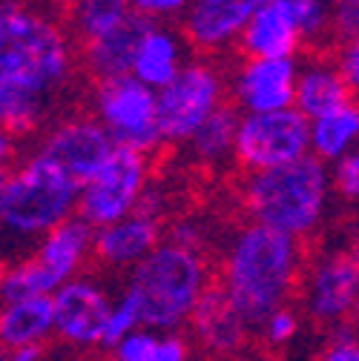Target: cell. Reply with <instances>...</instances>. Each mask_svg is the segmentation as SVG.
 I'll use <instances>...</instances> for the list:
<instances>
[{"label": "cell", "mask_w": 359, "mask_h": 361, "mask_svg": "<svg viewBox=\"0 0 359 361\" xmlns=\"http://www.w3.org/2000/svg\"><path fill=\"white\" fill-rule=\"evenodd\" d=\"M193 47L187 43L184 32L175 29L170 23H147L139 40L136 58H132V78L141 80L144 86L155 89H167L182 69L193 61Z\"/></svg>", "instance_id": "obj_18"}, {"label": "cell", "mask_w": 359, "mask_h": 361, "mask_svg": "<svg viewBox=\"0 0 359 361\" xmlns=\"http://www.w3.org/2000/svg\"><path fill=\"white\" fill-rule=\"evenodd\" d=\"M331 4H334V6H336V4H342V0H331Z\"/></svg>", "instance_id": "obj_39"}, {"label": "cell", "mask_w": 359, "mask_h": 361, "mask_svg": "<svg viewBox=\"0 0 359 361\" xmlns=\"http://www.w3.org/2000/svg\"><path fill=\"white\" fill-rule=\"evenodd\" d=\"M35 149L40 155H47L49 161H55L58 166H64L83 187L115 152V141L95 121L93 112H72V115L55 118L43 129L37 135Z\"/></svg>", "instance_id": "obj_12"}, {"label": "cell", "mask_w": 359, "mask_h": 361, "mask_svg": "<svg viewBox=\"0 0 359 361\" xmlns=\"http://www.w3.org/2000/svg\"><path fill=\"white\" fill-rule=\"evenodd\" d=\"M95 233L98 230L93 224L75 215L29 250V255L43 269V276L49 279L55 293L66 281L89 273V264H95Z\"/></svg>", "instance_id": "obj_17"}, {"label": "cell", "mask_w": 359, "mask_h": 361, "mask_svg": "<svg viewBox=\"0 0 359 361\" xmlns=\"http://www.w3.org/2000/svg\"><path fill=\"white\" fill-rule=\"evenodd\" d=\"M302 58H239L228 69L230 104L242 115H267L296 106Z\"/></svg>", "instance_id": "obj_13"}, {"label": "cell", "mask_w": 359, "mask_h": 361, "mask_svg": "<svg viewBox=\"0 0 359 361\" xmlns=\"http://www.w3.org/2000/svg\"><path fill=\"white\" fill-rule=\"evenodd\" d=\"M216 287L207 252L182 247L170 238L141 261L121 290L139 304L141 322L158 333H184L201 298Z\"/></svg>", "instance_id": "obj_5"}, {"label": "cell", "mask_w": 359, "mask_h": 361, "mask_svg": "<svg viewBox=\"0 0 359 361\" xmlns=\"http://www.w3.org/2000/svg\"><path fill=\"white\" fill-rule=\"evenodd\" d=\"M359 149V104L348 101L345 106L310 121V155H317L328 166L339 164Z\"/></svg>", "instance_id": "obj_24"}, {"label": "cell", "mask_w": 359, "mask_h": 361, "mask_svg": "<svg viewBox=\"0 0 359 361\" xmlns=\"http://www.w3.org/2000/svg\"><path fill=\"white\" fill-rule=\"evenodd\" d=\"M359 304V276L348 258L345 244L319 247L307 255L296 293V307L305 322L322 333L351 327Z\"/></svg>", "instance_id": "obj_8"}, {"label": "cell", "mask_w": 359, "mask_h": 361, "mask_svg": "<svg viewBox=\"0 0 359 361\" xmlns=\"http://www.w3.org/2000/svg\"><path fill=\"white\" fill-rule=\"evenodd\" d=\"M115 295L95 273L66 281L55 295V341L72 355L107 353V336L115 310Z\"/></svg>", "instance_id": "obj_10"}, {"label": "cell", "mask_w": 359, "mask_h": 361, "mask_svg": "<svg viewBox=\"0 0 359 361\" xmlns=\"http://www.w3.org/2000/svg\"><path fill=\"white\" fill-rule=\"evenodd\" d=\"M334 23H336V40L359 37V0H342V4H336Z\"/></svg>", "instance_id": "obj_35"}, {"label": "cell", "mask_w": 359, "mask_h": 361, "mask_svg": "<svg viewBox=\"0 0 359 361\" xmlns=\"http://www.w3.org/2000/svg\"><path fill=\"white\" fill-rule=\"evenodd\" d=\"M132 12L147 23H172L187 15V9L193 6V0H129Z\"/></svg>", "instance_id": "obj_32"}, {"label": "cell", "mask_w": 359, "mask_h": 361, "mask_svg": "<svg viewBox=\"0 0 359 361\" xmlns=\"http://www.w3.org/2000/svg\"><path fill=\"white\" fill-rule=\"evenodd\" d=\"M345 250H348V258H351V264H353V269H356V276H359V227L348 235Z\"/></svg>", "instance_id": "obj_37"}, {"label": "cell", "mask_w": 359, "mask_h": 361, "mask_svg": "<svg viewBox=\"0 0 359 361\" xmlns=\"http://www.w3.org/2000/svg\"><path fill=\"white\" fill-rule=\"evenodd\" d=\"M184 333L193 341L196 353L207 361H242L256 336L236 304L218 287H213L201 298Z\"/></svg>", "instance_id": "obj_14"}, {"label": "cell", "mask_w": 359, "mask_h": 361, "mask_svg": "<svg viewBox=\"0 0 359 361\" xmlns=\"http://www.w3.org/2000/svg\"><path fill=\"white\" fill-rule=\"evenodd\" d=\"M334 201H339L334 172L317 155L239 178V204L247 221L285 233L302 244L325 230Z\"/></svg>", "instance_id": "obj_3"}, {"label": "cell", "mask_w": 359, "mask_h": 361, "mask_svg": "<svg viewBox=\"0 0 359 361\" xmlns=\"http://www.w3.org/2000/svg\"><path fill=\"white\" fill-rule=\"evenodd\" d=\"M267 0H193L182 18V32L196 55L221 58L239 47L253 15Z\"/></svg>", "instance_id": "obj_15"}, {"label": "cell", "mask_w": 359, "mask_h": 361, "mask_svg": "<svg viewBox=\"0 0 359 361\" xmlns=\"http://www.w3.org/2000/svg\"><path fill=\"white\" fill-rule=\"evenodd\" d=\"M153 187V161L139 149L115 147L107 164L81 187L78 218L104 230L132 215Z\"/></svg>", "instance_id": "obj_9"}, {"label": "cell", "mask_w": 359, "mask_h": 361, "mask_svg": "<svg viewBox=\"0 0 359 361\" xmlns=\"http://www.w3.org/2000/svg\"><path fill=\"white\" fill-rule=\"evenodd\" d=\"M334 61L351 89V98L359 104V37L336 40L334 43Z\"/></svg>", "instance_id": "obj_34"}, {"label": "cell", "mask_w": 359, "mask_h": 361, "mask_svg": "<svg viewBox=\"0 0 359 361\" xmlns=\"http://www.w3.org/2000/svg\"><path fill=\"white\" fill-rule=\"evenodd\" d=\"M307 322H305V315H302V310L296 307V304H288V307H282V310H276L271 319H267L261 327H259V338H261V344L264 347H271V350H285V347H290L299 336H302V327H305Z\"/></svg>", "instance_id": "obj_28"}, {"label": "cell", "mask_w": 359, "mask_h": 361, "mask_svg": "<svg viewBox=\"0 0 359 361\" xmlns=\"http://www.w3.org/2000/svg\"><path fill=\"white\" fill-rule=\"evenodd\" d=\"M144 322H141V312H139V304L132 301L124 290H118L115 295V310H112V322H110V336H107V353L124 341L126 336H132L136 330H141Z\"/></svg>", "instance_id": "obj_31"}, {"label": "cell", "mask_w": 359, "mask_h": 361, "mask_svg": "<svg viewBox=\"0 0 359 361\" xmlns=\"http://www.w3.org/2000/svg\"><path fill=\"white\" fill-rule=\"evenodd\" d=\"M187 333H158L141 327L110 350V361H196Z\"/></svg>", "instance_id": "obj_26"}, {"label": "cell", "mask_w": 359, "mask_h": 361, "mask_svg": "<svg viewBox=\"0 0 359 361\" xmlns=\"http://www.w3.org/2000/svg\"><path fill=\"white\" fill-rule=\"evenodd\" d=\"M305 264L307 247L302 241L247 221L221 244L216 287L259 333L276 310L296 301Z\"/></svg>", "instance_id": "obj_2"}, {"label": "cell", "mask_w": 359, "mask_h": 361, "mask_svg": "<svg viewBox=\"0 0 359 361\" xmlns=\"http://www.w3.org/2000/svg\"><path fill=\"white\" fill-rule=\"evenodd\" d=\"M61 12L81 47L98 43L139 18L132 12L129 0H64Z\"/></svg>", "instance_id": "obj_23"}, {"label": "cell", "mask_w": 359, "mask_h": 361, "mask_svg": "<svg viewBox=\"0 0 359 361\" xmlns=\"http://www.w3.org/2000/svg\"><path fill=\"white\" fill-rule=\"evenodd\" d=\"M81 184L55 161L32 149L0 180V227L12 255L29 252L40 238L78 215Z\"/></svg>", "instance_id": "obj_4"}, {"label": "cell", "mask_w": 359, "mask_h": 361, "mask_svg": "<svg viewBox=\"0 0 359 361\" xmlns=\"http://www.w3.org/2000/svg\"><path fill=\"white\" fill-rule=\"evenodd\" d=\"M144 26H147V20L136 18L124 29L112 32L110 37H104L98 43H89V47H81V63L89 75H93V80L121 78V75L132 72V58H136Z\"/></svg>", "instance_id": "obj_25"}, {"label": "cell", "mask_w": 359, "mask_h": 361, "mask_svg": "<svg viewBox=\"0 0 359 361\" xmlns=\"http://www.w3.org/2000/svg\"><path fill=\"white\" fill-rule=\"evenodd\" d=\"M230 104L228 69L216 58L196 55L167 89L158 92V123L164 147L182 149L193 135Z\"/></svg>", "instance_id": "obj_6"}, {"label": "cell", "mask_w": 359, "mask_h": 361, "mask_svg": "<svg viewBox=\"0 0 359 361\" xmlns=\"http://www.w3.org/2000/svg\"><path fill=\"white\" fill-rule=\"evenodd\" d=\"M86 112L95 115L115 147L139 149L144 155H153L164 147L158 123V92L132 75L93 80Z\"/></svg>", "instance_id": "obj_7"}, {"label": "cell", "mask_w": 359, "mask_h": 361, "mask_svg": "<svg viewBox=\"0 0 359 361\" xmlns=\"http://www.w3.org/2000/svg\"><path fill=\"white\" fill-rule=\"evenodd\" d=\"M310 155V121L293 106L267 115H242L233 166L242 175L296 164Z\"/></svg>", "instance_id": "obj_11"}, {"label": "cell", "mask_w": 359, "mask_h": 361, "mask_svg": "<svg viewBox=\"0 0 359 361\" xmlns=\"http://www.w3.org/2000/svg\"><path fill=\"white\" fill-rule=\"evenodd\" d=\"M313 361H359V333L353 327H339L322 336Z\"/></svg>", "instance_id": "obj_30"}, {"label": "cell", "mask_w": 359, "mask_h": 361, "mask_svg": "<svg viewBox=\"0 0 359 361\" xmlns=\"http://www.w3.org/2000/svg\"><path fill=\"white\" fill-rule=\"evenodd\" d=\"M348 101L353 98L334 55H322V52L305 55L299 66V80H296V109L307 121H313L345 106Z\"/></svg>", "instance_id": "obj_20"}, {"label": "cell", "mask_w": 359, "mask_h": 361, "mask_svg": "<svg viewBox=\"0 0 359 361\" xmlns=\"http://www.w3.org/2000/svg\"><path fill=\"white\" fill-rule=\"evenodd\" d=\"M351 327L359 333V304H356V312H353V322H351Z\"/></svg>", "instance_id": "obj_38"}, {"label": "cell", "mask_w": 359, "mask_h": 361, "mask_svg": "<svg viewBox=\"0 0 359 361\" xmlns=\"http://www.w3.org/2000/svg\"><path fill=\"white\" fill-rule=\"evenodd\" d=\"M55 338V307L52 298H23L0 307V341L6 353L49 347Z\"/></svg>", "instance_id": "obj_21"}, {"label": "cell", "mask_w": 359, "mask_h": 361, "mask_svg": "<svg viewBox=\"0 0 359 361\" xmlns=\"http://www.w3.org/2000/svg\"><path fill=\"white\" fill-rule=\"evenodd\" d=\"M78 40L64 12L37 0L0 6V123L15 138L40 135L75 83Z\"/></svg>", "instance_id": "obj_1"}, {"label": "cell", "mask_w": 359, "mask_h": 361, "mask_svg": "<svg viewBox=\"0 0 359 361\" xmlns=\"http://www.w3.org/2000/svg\"><path fill=\"white\" fill-rule=\"evenodd\" d=\"M167 238L182 244V247H190V250H199V252H207L210 244H213V230L204 215H175L167 227Z\"/></svg>", "instance_id": "obj_29"}, {"label": "cell", "mask_w": 359, "mask_h": 361, "mask_svg": "<svg viewBox=\"0 0 359 361\" xmlns=\"http://www.w3.org/2000/svg\"><path fill=\"white\" fill-rule=\"evenodd\" d=\"M331 172H334L336 198L351 207H359V149L351 152L348 158H342L339 164H334Z\"/></svg>", "instance_id": "obj_33"}, {"label": "cell", "mask_w": 359, "mask_h": 361, "mask_svg": "<svg viewBox=\"0 0 359 361\" xmlns=\"http://www.w3.org/2000/svg\"><path fill=\"white\" fill-rule=\"evenodd\" d=\"M302 49V32L279 0H267L253 15L236 47L239 58H299Z\"/></svg>", "instance_id": "obj_19"}, {"label": "cell", "mask_w": 359, "mask_h": 361, "mask_svg": "<svg viewBox=\"0 0 359 361\" xmlns=\"http://www.w3.org/2000/svg\"><path fill=\"white\" fill-rule=\"evenodd\" d=\"M4 361H81L66 347H32V350H12L4 355Z\"/></svg>", "instance_id": "obj_36"}, {"label": "cell", "mask_w": 359, "mask_h": 361, "mask_svg": "<svg viewBox=\"0 0 359 361\" xmlns=\"http://www.w3.org/2000/svg\"><path fill=\"white\" fill-rule=\"evenodd\" d=\"M239 123H242V112L228 104L224 109H218L193 138L182 147L187 164L199 166V169H224L228 164H233L236 155V135H239Z\"/></svg>", "instance_id": "obj_22"}, {"label": "cell", "mask_w": 359, "mask_h": 361, "mask_svg": "<svg viewBox=\"0 0 359 361\" xmlns=\"http://www.w3.org/2000/svg\"><path fill=\"white\" fill-rule=\"evenodd\" d=\"M167 227L170 224L164 218L139 207L132 215L95 233V264L104 273L129 276L141 261H147L164 244Z\"/></svg>", "instance_id": "obj_16"}, {"label": "cell", "mask_w": 359, "mask_h": 361, "mask_svg": "<svg viewBox=\"0 0 359 361\" xmlns=\"http://www.w3.org/2000/svg\"><path fill=\"white\" fill-rule=\"evenodd\" d=\"M293 15L305 49H322L336 43V23H334V4L331 0H279Z\"/></svg>", "instance_id": "obj_27"}]
</instances>
